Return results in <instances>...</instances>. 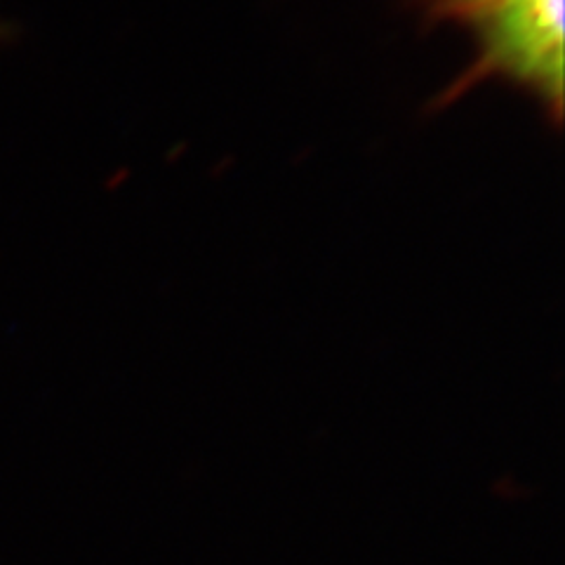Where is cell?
I'll list each match as a JSON object with an SVG mask.
<instances>
[{"label": "cell", "instance_id": "cell-1", "mask_svg": "<svg viewBox=\"0 0 565 565\" xmlns=\"http://www.w3.org/2000/svg\"><path fill=\"white\" fill-rule=\"evenodd\" d=\"M476 76L500 74L535 90L558 116L563 104V0H498L471 17Z\"/></svg>", "mask_w": 565, "mask_h": 565}, {"label": "cell", "instance_id": "cell-2", "mask_svg": "<svg viewBox=\"0 0 565 565\" xmlns=\"http://www.w3.org/2000/svg\"><path fill=\"white\" fill-rule=\"evenodd\" d=\"M431 3L438 12L459 17V20H471V17L498 3V0H431Z\"/></svg>", "mask_w": 565, "mask_h": 565}, {"label": "cell", "instance_id": "cell-3", "mask_svg": "<svg viewBox=\"0 0 565 565\" xmlns=\"http://www.w3.org/2000/svg\"><path fill=\"white\" fill-rule=\"evenodd\" d=\"M0 33H3V26H0Z\"/></svg>", "mask_w": 565, "mask_h": 565}]
</instances>
